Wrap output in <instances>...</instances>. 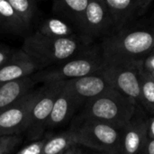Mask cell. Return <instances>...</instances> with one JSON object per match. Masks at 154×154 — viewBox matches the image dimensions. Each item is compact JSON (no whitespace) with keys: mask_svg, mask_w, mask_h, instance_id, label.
Returning a JSON list of instances; mask_svg holds the SVG:
<instances>
[{"mask_svg":"<svg viewBox=\"0 0 154 154\" xmlns=\"http://www.w3.org/2000/svg\"><path fill=\"white\" fill-rule=\"evenodd\" d=\"M106 65L143 66L154 51V29L125 30L106 36L101 44Z\"/></svg>","mask_w":154,"mask_h":154,"instance_id":"6da1fadb","label":"cell"},{"mask_svg":"<svg viewBox=\"0 0 154 154\" xmlns=\"http://www.w3.org/2000/svg\"><path fill=\"white\" fill-rule=\"evenodd\" d=\"M91 40L81 34L57 38L36 31L25 37L22 50L35 61L41 70L86 51L91 47Z\"/></svg>","mask_w":154,"mask_h":154,"instance_id":"7a4b0ae2","label":"cell"},{"mask_svg":"<svg viewBox=\"0 0 154 154\" xmlns=\"http://www.w3.org/2000/svg\"><path fill=\"white\" fill-rule=\"evenodd\" d=\"M138 109L133 100L113 88L88 100L83 106L80 118L125 128L135 117Z\"/></svg>","mask_w":154,"mask_h":154,"instance_id":"3957f363","label":"cell"},{"mask_svg":"<svg viewBox=\"0 0 154 154\" xmlns=\"http://www.w3.org/2000/svg\"><path fill=\"white\" fill-rule=\"evenodd\" d=\"M106 66L101 51L90 47L86 51L63 62L38 70L31 77L36 84L63 82L99 73Z\"/></svg>","mask_w":154,"mask_h":154,"instance_id":"277c9868","label":"cell"},{"mask_svg":"<svg viewBox=\"0 0 154 154\" xmlns=\"http://www.w3.org/2000/svg\"><path fill=\"white\" fill-rule=\"evenodd\" d=\"M80 119V124L70 128L78 145L107 154H120L124 128L99 121Z\"/></svg>","mask_w":154,"mask_h":154,"instance_id":"5b68a950","label":"cell"},{"mask_svg":"<svg viewBox=\"0 0 154 154\" xmlns=\"http://www.w3.org/2000/svg\"><path fill=\"white\" fill-rule=\"evenodd\" d=\"M41 93V88L32 89L0 113V136L18 135L26 132L32 107Z\"/></svg>","mask_w":154,"mask_h":154,"instance_id":"8992f818","label":"cell"},{"mask_svg":"<svg viewBox=\"0 0 154 154\" xmlns=\"http://www.w3.org/2000/svg\"><path fill=\"white\" fill-rule=\"evenodd\" d=\"M143 66L107 65L101 74L111 87L133 100L141 108L140 69Z\"/></svg>","mask_w":154,"mask_h":154,"instance_id":"52a82bcc","label":"cell"},{"mask_svg":"<svg viewBox=\"0 0 154 154\" xmlns=\"http://www.w3.org/2000/svg\"><path fill=\"white\" fill-rule=\"evenodd\" d=\"M63 82L44 83L41 87V93L32 107L30 125L26 131L31 140H37L42 135L54 101L63 86Z\"/></svg>","mask_w":154,"mask_h":154,"instance_id":"ba28073f","label":"cell"},{"mask_svg":"<svg viewBox=\"0 0 154 154\" xmlns=\"http://www.w3.org/2000/svg\"><path fill=\"white\" fill-rule=\"evenodd\" d=\"M79 30L81 35L91 41L97 37L109 36L116 30L111 14L104 0H88Z\"/></svg>","mask_w":154,"mask_h":154,"instance_id":"9c48e42d","label":"cell"},{"mask_svg":"<svg viewBox=\"0 0 154 154\" xmlns=\"http://www.w3.org/2000/svg\"><path fill=\"white\" fill-rule=\"evenodd\" d=\"M63 87L84 103L113 89L101 72L64 81Z\"/></svg>","mask_w":154,"mask_h":154,"instance_id":"30bf717a","label":"cell"},{"mask_svg":"<svg viewBox=\"0 0 154 154\" xmlns=\"http://www.w3.org/2000/svg\"><path fill=\"white\" fill-rule=\"evenodd\" d=\"M40 70L35 61L22 49L15 50L13 56L0 67V83L27 78Z\"/></svg>","mask_w":154,"mask_h":154,"instance_id":"8fae6325","label":"cell"},{"mask_svg":"<svg viewBox=\"0 0 154 154\" xmlns=\"http://www.w3.org/2000/svg\"><path fill=\"white\" fill-rule=\"evenodd\" d=\"M148 139L147 121L135 116L123 130L120 154H143Z\"/></svg>","mask_w":154,"mask_h":154,"instance_id":"7c38bea8","label":"cell"},{"mask_svg":"<svg viewBox=\"0 0 154 154\" xmlns=\"http://www.w3.org/2000/svg\"><path fill=\"white\" fill-rule=\"evenodd\" d=\"M113 19L116 30L124 28L147 8L152 0H104Z\"/></svg>","mask_w":154,"mask_h":154,"instance_id":"4fadbf2b","label":"cell"},{"mask_svg":"<svg viewBox=\"0 0 154 154\" xmlns=\"http://www.w3.org/2000/svg\"><path fill=\"white\" fill-rule=\"evenodd\" d=\"M84 104V102L68 92L62 86L54 101L46 127L57 128L61 126L63 124L68 122L75 112L83 106Z\"/></svg>","mask_w":154,"mask_h":154,"instance_id":"5bb4252c","label":"cell"},{"mask_svg":"<svg viewBox=\"0 0 154 154\" xmlns=\"http://www.w3.org/2000/svg\"><path fill=\"white\" fill-rule=\"evenodd\" d=\"M35 84L36 82L31 76L11 82L0 83V113L32 91Z\"/></svg>","mask_w":154,"mask_h":154,"instance_id":"9a60e30c","label":"cell"},{"mask_svg":"<svg viewBox=\"0 0 154 154\" xmlns=\"http://www.w3.org/2000/svg\"><path fill=\"white\" fill-rule=\"evenodd\" d=\"M88 0H52V10L79 29Z\"/></svg>","mask_w":154,"mask_h":154,"instance_id":"2e32d148","label":"cell"},{"mask_svg":"<svg viewBox=\"0 0 154 154\" xmlns=\"http://www.w3.org/2000/svg\"><path fill=\"white\" fill-rule=\"evenodd\" d=\"M29 29L14 11L7 0H0V32L23 34Z\"/></svg>","mask_w":154,"mask_h":154,"instance_id":"e0dca14e","label":"cell"},{"mask_svg":"<svg viewBox=\"0 0 154 154\" xmlns=\"http://www.w3.org/2000/svg\"><path fill=\"white\" fill-rule=\"evenodd\" d=\"M140 88L142 107L154 116V77L143 67L140 69Z\"/></svg>","mask_w":154,"mask_h":154,"instance_id":"ac0fdd59","label":"cell"},{"mask_svg":"<svg viewBox=\"0 0 154 154\" xmlns=\"http://www.w3.org/2000/svg\"><path fill=\"white\" fill-rule=\"evenodd\" d=\"M37 31L43 35L57 38L76 35L73 28L67 22L58 18H49L42 21Z\"/></svg>","mask_w":154,"mask_h":154,"instance_id":"d6986e66","label":"cell"},{"mask_svg":"<svg viewBox=\"0 0 154 154\" xmlns=\"http://www.w3.org/2000/svg\"><path fill=\"white\" fill-rule=\"evenodd\" d=\"M76 144L74 134L69 129L46 140L42 154H62L66 150Z\"/></svg>","mask_w":154,"mask_h":154,"instance_id":"ffe728a7","label":"cell"},{"mask_svg":"<svg viewBox=\"0 0 154 154\" xmlns=\"http://www.w3.org/2000/svg\"><path fill=\"white\" fill-rule=\"evenodd\" d=\"M18 17L30 26L36 12V2L33 0H7Z\"/></svg>","mask_w":154,"mask_h":154,"instance_id":"44dd1931","label":"cell"},{"mask_svg":"<svg viewBox=\"0 0 154 154\" xmlns=\"http://www.w3.org/2000/svg\"><path fill=\"white\" fill-rule=\"evenodd\" d=\"M21 142L18 135L0 136V154H9Z\"/></svg>","mask_w":154,"mask_h":154,"instance_id":"7402d4cb","label":"cell"},{"mask_svg":"<svg viewBox=\"0 0 154 154\" xmlns=\"http://www.w3.org/2000/svg\"><path fill=\"white\" fill-rule=\"evenodd\" d=\"M45 141L46 140L44 139L40 141H34L32 143L21 149L16 154H42Z\"/></svg>","mask_w":154,"mask_h":154,"instance_id":"603a6c76","label":"cell"},{"mask_svg":"<svg viewBox=\"0 0 154 154\" xmlns=\"http://www.w3.org/2000/svg\"><path fill=\"white\" fill-rule=\"evenodd\" d=\"M15 50L0 44V67H2L6 61H8V60L13 56V54L14 53Z\"/></svg>","mask_w":154,"mask_h":154,"instance_id":"cb8c5ba5","label":"cell"},{"mask_svg":"<svg viewBox=\"0 0 154 154\" xmlns=\"http://www.w3.org/2000/svg\"><path fill=\"white\" fill-rule=\"evenodd\" d=\"M143 68L146 70V71H148V72H150V73H152V72H153L154 71V51H152L146 59H145V60L143 61Z\"/></svg>","mask_w":154,"mask_h":154,"instance_id":"d4e9b609","label":"cell"},{"mask_svg":"<svg viewBox=\"0 0 154 154\" xmlns=\"http://www.w3.org/2000/svg\"><path fill=\"white\" fill-rule=\"evenodd\" d=\"M143 154H154V139L149 138L148 142L144 147Z\"/></svg>","mask_w":154,"mask_h":154,"instance_id":"484cf974","label":"cell"},{"mask_svg":"<svg viewBox=\"0 0 154 154\" xmlns=\"http://www.w3.org/2000/svg\"><path fill=\"white\" fill-rule=\"evenodd\" d=\"M148 133H149V138L154 139V116H152L148 121Z\"/></svg>","mask_w":154,"mask_h":154,"instance_id":"4316f807","label":"cell"},{"mask_svg":"<svg viewBox=\"0 0 154 154\" xmlns=\"http://www.w3.org/2000/svg\"><path fill=\"white\" fill-rule=\"evenodd\" d=\"M80 152V149L79 148V145H73L70 148H69L68 150H66L62 154H79Z\"/></svg>","mask_w":154,"mask_h":154,"instance_id":"83f0119b","label":"cell"},{"mask_svg":"<svg viewBox=\"0 0 154 154\" xmlns=\"http://www.w3.org/2000/svg\"><path fill=\"white\" fill-rule=\"evenodd\" d=\"M79 154H97V153H82V152H79ZM99 154H107V153H105V152H100Z\"/></svg>","mask_w":154,"mask_h":154,"instance_id":"f1b7e54d","label":"cell"},{"mask_svg":"<svg viewBox=\"0 0 154 154\" xmlns=\"http://www.w3.org/2000/svg\"><path fill=\"white\" fill-rule=\"evenodd\" d=\"M152 76L154 77V71H153V72H152Z\"/></svg>","mask_w":154,"mask_h":154,"instance_id":"f546056e","label":"cell"},{"mask_svg":"<svg viewBox=\"0 0 154 154\" xmlns=\"http://www.w3.org/2000/svg\"><path fill=\"white\" fill-rule=\"evenodd\" d=\"M33 1H35V2H36V1H38V0H33Z\"/></svg>","mask_w":154,"mask_h":154,"instance_id":"4dcf8cb0","label":"cell"},{"mask_svg":"<svg viewBox=\"0 0 154 154\" xmlns=\"http://www.w3.org/2000/svg\"></svg>","mask_w":154,"mask_h":154,"instance_id":"1f68e13d","label":"cell"}]
</instances>
